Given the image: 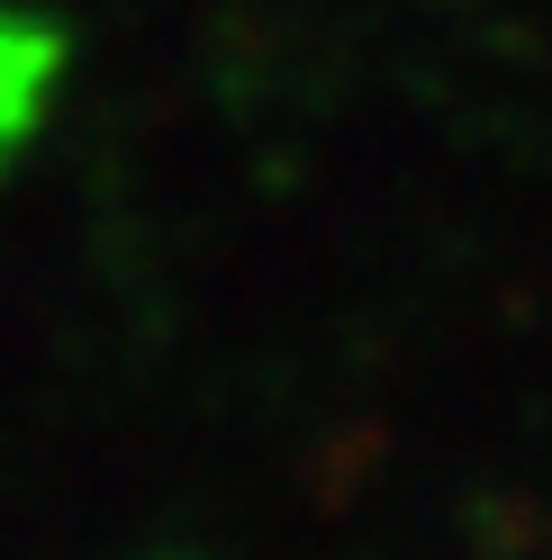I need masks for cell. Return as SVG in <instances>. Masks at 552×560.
<instances>
[{"instance_id":"2","label":"cell","mask_w":552,"mask_h":560,"mask_svg":"<svg viewBox=\"0 0 552 560\" xmlns=\"http://www.w3.org/2000/svg\"><path fill=\"white\" fill-rule=\"evenodd\" d=\"M0 172H10V145H0Z\"/></svg>"},{"instance_id":"1","label":"cell","mask_w":552,"mask_h":560,"mask_svg":"<svg viewBox=\"0 0 552 560\" xmlns=\"http://www.w3.org/2000/svg\"><path fill=\"white\" fill-rule=\"evenodd\" d=\"M64 73H73V27L0 0V145L10 154L46 127V109L64 100Z\"/></svg>"}]
</instances>
